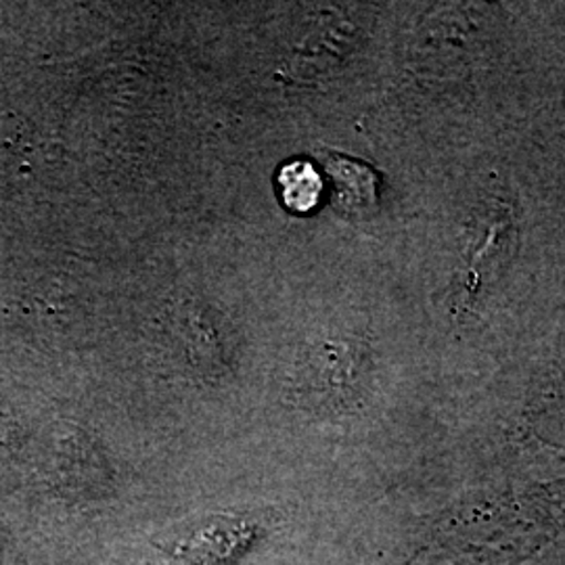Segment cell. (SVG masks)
<instances>
[{
    "mask_svg": "<svg viewBox=\"0 0 565 565\" xmlns=\"http://www.w3.org/2000/svg\"><path fill=\"white\" fill-rule=\"evenodd\" d=\"M282 202L291 212H310L323 193V179L308 162L287 163L279 174Z\"/></svg>",
    "mask_w": 565,
    "mask_h": 565,
    "instance_id": "obj_4",
    "label": "cell"
},
{
    "mask_svg": "<svg viewBox=\"0 0 565 565\" xmlns=\"http://www.w3.org/2000/svg\"><path fill=\"white\" fill-rule=\"evenodd\" d=\"M482 223L484 228H480L473 242L467 245L463 264L459 266L450 287L455 312L473 310V306L480 303L486 287L497 281L507 264L511 263L518 243V224L513 221V212L501 203L492 207Z\"/></svg>",
    "mask_w": 565,
    "mask_h": 565,
    "instance_id": "obj_1",
    "label": "cell"
},
{
    "mask_svg": "<svg viewBox=\"0 0 565 565\" xmlns=\"http://www.w3.org/2000/svg\"><path fill=\"white\" fill-rule=\"evenodd\" d=\"M323 166L331 179V200L340 214L350 218H364L375 212L380 203V181L369 166L335 153H329Z\"/></svg>",
    "mask_w": 565,
    "mask_h": 565,
    "instance_id": "obj_3",
    "label": "cell"
},
{
    "mask_svg": "<svg viewBox=\"0 0 565 565\" xmlns=\"http://www.w3.org/2000/svg\"><path fill=\"white\" fill-rule=\"evenodd\" d=\"M258 541V527L245 518L214 515L170 534L162 551L174 565H231Z\"/></svg>",
    "mask_w": 565,
    "mask_h": 565,
    "instance_id": "obj_2",
    "label": "cell"
}]
</instances>
